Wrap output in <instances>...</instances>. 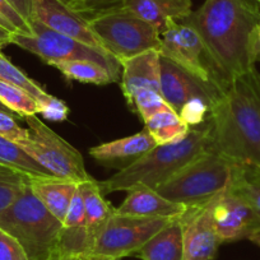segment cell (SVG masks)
Returning <instances> with one entry per match:
<instances>
[{"instance_id": "obj_1", "label": "cell", "mask_w": 260, "mask_h": 260, "mask_svg": "<svg viewBox=\"0 0 260 260\" xmlns=\"http://www.w3.org/2000/svg\"><path fill=\"white\" fill-rule=\"evenodd\" d=\"M181 23L197 31L217 83L226 89L259 61L260 7L252 0H206Z\"/></svg>"}, {"instance_id": "obj_2", "label": "cell", "mask_w": 260, "mask_h": 260, "mask_svg": "<svg viewBox=\"0 0 260 260\" xmlns=\"http://www.w3.org/2000/svg\"><path fill=\"white\" fill-rule=\"evenodd\" d=\"M211 148L234 164L260 167V73L236 77L208 114Z\"/></svg>"}, {"instance_id": "obj_3", "label": "cell", "mask_w": 260, "mask_h": 260, "mask_svg": "<svg viewBox=\"0 0 260 260\" xmlns=\"http://www.w3.org/2000/svg\"><path fill=\"white\" fill-rule=\"evenodd\" d=\"M212 146V124L209 117L191 126L189 134L177 143L157 146L138 162L117 171L105 181H99L104 194L129 191L136 186L156 189Z\"/></svg>"}, {"instance_id": "obj_4", "label": "cell", "mask_w": 260, "mask_h": 260, "mask_svg": "<svg viewBox=\"0 0 260 260\" xmlns=\"http://www.w3.org/2000/svg\"><path fill=\"white\" fill-rule=\"evenodd\" d=\"M0 229L22 245L28 260H47L59 254L62 222L47 211L29 186L0 213Z\"/></svg>"}, {"instance_id": "obj_5", "label": "cell", "mask_w": 260, "mask_h": 260, "mask_svg": "<svg viewBox=\"0 0 260 260\" xmlns=\"http://www.w3.org/2000/svg\"><path fill=\"white\" fill-rule=\"evenodd\" d=\"M232 166L234 162L209 148L154 190L186 208L204 207L229 187Z\"/></svg>"}, {"instance_id": "obj_6", "label": "cell", "mask_w": 260, "mask_h": 260, "mask_svg": "<svg viewBox=\"0 0 260 260\" xmlns=\"http://www.w3.org/2000/svg\"><path fill=\"white\" fill-rule=\"evenodd\" d=\"M89 26L102 49L120 64L149 50H159L161 46L158 29L124 7L89 17Z\"/></svg>"}, {"instance_id": "obj_7", "label": "cell", "mask_w": 260, "mask_h": 260, "mask_svg": "<svg viewBox=\"0 0 260 260\" xmlns=\"http://www.w3.org/2000/svg\"><path fill=\"white\" fill-rule=\"evenodd\" d=\"M28 24L32 35L12 34L9 44L17 45L26 51L37 55L49 65L67 60H91L105 67L116 82L121 78V65L105 50L96 49L78 40L59 34L35 19H29Z\"/></svg>"}, {"instance_id": "obj_8", "label": "cell", "mask_w": 260, "mask_h": 260, "mask_svg": "<svg viewBox=\"0 0 260 260\" xmlns=\"http://www.w3.org/2000/svg\"><path fill=\"white\" fill-rule=\"evenodd\" d=\"M28 125L31 141L22 148L55 177L78 184L92 180L87 172L83 156L72 144L50 129L36 115L23 117Z\"/></svg>"}, {"instance_id": "obj_9", "label": "cell", "mask_w": 260, "mask_h": 260, "mask_svg": "<svg viewBox=\"0 0 260 260\" xmlns=\"http://www.w3.org/2000/svg\"><path fill=\"white\" fill-rule=\"evenodd\" d=\"M172 219L174 218L121 216L114 212L97 237L91 255L106 256L112 260H121L125 256L136 255Z\"/></svg>"}, {"instance_id": "obj_10", "label": "cell", "mask_w": 260, "mask_h": 260, "mask_svg": "<svg viewBox=\"0 0 260 260\" xmlns=\"http://www.w3.org/2000/svg\"><path fill=\"white\" fill-rule=\"evenodd\" d=\"M158 52L162 57L171 60L192 76L198 77L202 81L213 82L219 87L207 59L203 42L191 27L181 22H170L161 35Z\"/></svg>"}, {"instance_id": "obj_11", "label": "cell", "mask_w": 260, "mask_h": 260, "mask_svg": "<svg viewBox=\"0 0 260 260\" xmlns=\"http://www.w3.org/2000/svg\"><path fill=\"white\" fill-rule=\"evenodd\" d=\"M159 71L162 97L177 115L185 105L197 100L203 101L208 105L209 110H212L223 92V89L213 82L202 81L162 56L159 59Z\"/></svg>"}, {"instance_id": "obj_12", "label": "cell", "mask_w": 260, "mask_h": 260, "mask_svg": "<svg viewBox=\"0 0 260 260\" xmlns=\"http://www.w3.org/2000/svg\"><path fill=\"white\" fill-rule=\"evenodd\" d=\"M211 216L222 244L249 239L260 230L257 214L227 189L211 202Z\"/></svg>"}, {"instance_id": "obj_13", "label": "cell", "mask_w": 260, "mask_h": 260, "mask_svg": "<svg viewBox=\"0 0 260 260\" xmlns=\"http://www.w3.org/2000/svg\"><path fill=\"white\" fill-rule=\"evenodd\" d=\"M31 19L59 34L104 50L91 29L89 17L74 9L68 0H32Z\"/></svg>"}, {"instance_id": "obj_14", "label": "cell", "mask_w": 260, "mask_h": 260, "mask_svg": "<svg viewBox=\"0 0 260 260\" xmlns=\"http://www.w3.org/2000/svg\"><path fill=\"white\" fill-rule=\"evenodd\" d=\"M182 260H216L222 241L211 216V203L181 214Z\"/></svg>"}, {"instance_id": "obj_15", "label": "cell", "mask_w": 260, "mask_h": 260, "mask_svg": "<svg viewBox=\"0 0 260 260\" xmlns=\"http://www.w3.org/2000/svg\"><path fill=\"white\" fill-rule=\"evenodd\" d=\"M154 147H157L156 141L143 129L134 136L92 147L89 148V156L107 169L122 171L138 162Z\"/></svg>"}, {"instance_id": "obj_16", "label": "cell", "mask_w": 260, "mask_h": 260, "mask_svg": "<svg viewBox=\"0 0 260 260\" xmlns=\"http://www.w3.org/2000/svg\"><path fill=\"white\" fill-rule=\"evenodd\" d=\"M158 50H149L141 55L127 59L121 64V86L122 94L130 107L136 94L151 89L161 93V71H159Z\"/></svg>"}, {"instance_id": "obj_17", "label": "cell", "mask_w": 260, "mask_h": 260, "mask_svg": "<svg viewBox=\"0 0 260 260\" xmlns=\"http://www.w3.org/2000/svg\"><path fill=\"white\" fill-rule=\"evenodd\" d=\"M186 207L164 198L154 189L148 186H136L127 191V197L115 213L132 217H162L175 218L186 212Z\"/></svg>"}, {"instance_id": "obj_18", "label": "cell", "mask_w": 260, "mask_h": 260, "mask_svg": "<svg viewBox=\"0 0 260 260\" xmlns=\"http://www.w3.org/2000/svg\"><path fill=\"white\" fill-rule=\"evenodd\" d=\"M125 9L164 34L170 22H181L192 12L191 0H124Z\"/></svg>"}, {"instance_id": "obj_19", "label": "cell", "mask_w": 260, "mask_h": 260, "mask_svg": "<svg viewBox=\"0 0 260 260\" xmlns=\"http://www.w3.org/2000/svg\"><path fill=\"white\" fill-rule=\"evenodd\" d=\"M78 182L59 177H31L29 187L47 211L56 217L60 222L64 221L69 206L74 197Z\"/></svg>"}, {"instance_id": "obj_20", "label": "cell", "mask_w": 260, "mask_h": 260, "mask_svg": "<svg viewBox=\"0 0 260 260\" xmlns=\"http://www.w3.org/2000/svg\"><path fill=\"white\" fill-rule=\"evenodd\" d=\"M84 201V222L89 244L93 249L97 237L106 226L107 221L114 213V207L105 199V194L100 189L99 181L94 179L81 182ZM92 252V251H91Z\"/></svg>"}, {"instance_id": "obj_21", "label": "cell", "mask_w": 260, "mask_h": 260, "mask_svg": "<svg viewBox=\"0 0 260 260\" xmlns=\"http://www.w3.org/2000/svg\"><path fill=\"white\" fill-rule=\"evenodd\" d=\"M180 217L172 219L154 235L137 252V256L142 260H182V223Z\"/></svg>"}, {"instance_id": "obj_22", "label": "cell", "mask_w": 260, "mask_h": 260, "mask_svg": "<svg viewBox=\"0 0 260 260\" xmlns=\"http://www.w3.org/2000/svg\"><path fill=\"white\" fill-rule=\"evenodd\" d=\"M227 190L242 199L260 218V167L234 164Z\"/></svg>"}, {"instance_id": "obj_23", "label": "cell", "mask_w": 260, "mask_h": 260, "mask_svg": "<svg viewBox=\"0 0 260 260\" xmlns=\"http://www.w3.org/2000/svg\"><path fill=\"white\" fill-rule=\"evenodd\" d=\"M144 124V129L156 141L157 146L177 143L182 141L191 129L172 109L158 112Z\"/></svg>"}, {"instance_id": "obj_24", "label": "cell", "mask_w": 260, "mask_h": 260, "mask_svg": "<svg viewBox=\"0 0 260 260\" xmlns=\"http://www.w3.org/2000/svg\"><path fill=\"white\" fill-rule=\"evenodd\" d=\"M51 67L59 69L60 73L69 81L97 84V86L116 82L105 67L91 60H67V61L55 62Z\"/></svg>"}, {"instance_id": "obj_25", "label": "cell", "mask_w": 260, "mask_h": 260, "mask_svg": "<svg viewBox=\"0 0 260 260\" xmlns=\"http://www.w3.org/2000/svg\"><path fill=\"white\" fill-rule=\"evenodd\" d=\"M0 164L13 167L31 177H55L46 169L35 161L21 146L0 137Z\"/></svg>"}, {"instance_id": "obj_26", "label": "cell", "mask_w": 260, "mask_h": 260, "mask_svg": "<svg viewBox=\"0 0 260 260\" xmlns=\"http://www.w3.org/2000/svg\"><path fill=\"white\" fill-rule=\"evenodd\" d=\"M0 81L26 91L39 102V107L46 104L52 97V94L47 93L40 84L32 81L21 69L12 64L8 57L2 51H0Z\"/></svg>"}, {"instance_id": "obj_27", "label": "cell", "mask_w": 260, "mask_h": 260, "mask_svg": "<svg viewBox=\"0 0 260 260\" xmlns=\"http://www.w3.org/2000/svg\"><path fill=\"white\" fill-rule=\"evenodd\" d=\"M29 181L31 176L0 164V213L23 194L29 186Z\"/></svg>"}, {"instance_id": "obj_28", "label": "cell", "mask_w": 260, "mask_h": 260, "mask_svg": "<svg viewBox=\"0 0 260 260\" xmlns=\"http://www.w3.org/2000/svg\"><path fill=\"white\" fill-rule=\"evenodd\" d=\"M0 102L21 119L40 111L39 102L23 89L0 81Z\"/></svg>"}, {"instance_id": "obj_29", "label": "cell", "mask_w": 260, "mask_h": 260, "mask_svg": "<svg viewBox=\"0 0 260 260\" xmlns=\"http://www.w3.org/2000/svg\"><path fill=\"white\" fill-rule=\"evenodd\" d=\"M167 109H171V107L167 105L162 94L159 92L151 91V89H146V91H142L136 94L133 102L130 105V110L137 112L144 122L148 121L156 114Z\"/></svg>"}, {"instance_id": "obj_30", "label": "cell", "mask_w": 260, "mask_h": 260, "mask_svg": "<svg viewBox=\"0 0 260 260\" xmlns=\"http://www.w3.org/2000/svg\"><path fill=\"white\" fill-rule=\"evenodd\" d=\"M0 137L14 142L21 147H24L31 141L29 130L19 126L17 117L6 112H0Z\"/></svg>"}, {"instance_id": "obj_31", "label": "cell", "mask_w": 260, "mask_h": 260, "mask_svg": "<svg viewBox=\"0 0 260 260\" xmlns=\"http://www.w3.org/2000/svg\"><path fill=\"white\" fill-rule=\"evenodd\" d=\"M69 4L87 17L122 6L124 0H68Z\"/></svg>"}, {"instance_id": "obj_32", "label": "cell", "mask_w": 260, "mask_h": 260, "mask_svg": "<svg viewBox=\"0 0 260 260\" xmlns=\"http://www.w3.org/2000/svg\"><path fill=\"white\" fill-rule=\"evenodd\" d=\"M0 260H28L22 245L0 229Z\"/></svg>"}, {"instance_id": "obj_33", "label": "cell", "mask_w": 260, "mask_h": 260, "mask_svg": "<svg viewBox=\"0 0 260 260\" xmlns=\"http://www.w3.org/2000/svg\"><path fill=\"white\" fill-rule=\"evenodd\" d=\"M0 14L14 27L16 34L32 35L28 22L23 18L21 13L12 6L9 0H0Z\"/></svg>"}, {"instance_id": "obj_34", "label": "cell", "mask_w": 260, "mask_h": 260, "mask_svg": "<svg viewBox=\"0 0 260 260\" xmlns=\"http://www.w3.org/2000/svg\"><path fill=\"white\" fill-rule=\"evenodd\" d=\"M39 114H41L45 119L50 120V121H65L68 119L69 107L61 100L52 96L51 100L40 106Z\"/></svg>"}, {"instance_id": "obj_35", "label": "cell", "mask_w": 260, "mask_h": 260, "mask_svg": "<svg viewBox=\"0 0 260 260\" xmlns=\"http://www.w3.org/2000/svg\"><path fill=\"white\" fill-rule=\"evenodd\" d=\"M12 6L23 16V18L27 22L31 19V12H32V0H9Z\"/></svg>"}, {"instance_id": "obj_36", "label": "cell", "mask_w": 260, "mask_h": 260, "mask_svg": "<svg viewBox=\"0 0 260 260\" xmlns=\"http://www.w3.org/2000/svg\"><path fill=\"white\" fill-rule=\"evenodd\" d=\"M47 260H87V256H74V255L55 254L54 256L49 257Z\"/></svg>"}, {"instance_id": "obj_37", "label": "cell", "mask_w": 260, "mask_h": 260, "mask_svg": "<svg viewBox=\"0 0 260 260\" xmlns=\"http://www.w3.org/2000/svg\"><path fill=\"white\" fill-rule=\"evenodd\" d=\"M12 34L9 31H7L6 28L0 27V46H4V45L9 44V40H11Z\"/></svg>"}, {"instance_id": "obj_38", "label": "cell", "mask_w": 260, "mask_h": 260, "mask_svg": "<svg viewBox=\"0 0 260 260\" xmlns=\"http://www.w3.org/2000/svg\"><path fill=\"white\" fill-rule=\"evenodd\" d=\"M0 27H3V28H6L7 31H9L11 34H16V29H14V27L12 26L11 23H9L8 21H7L6 18H4L2 14H0Z\"/></svg>"}, {"instance_id": "obj_39", "label": "cell", "mask_w": 260, "mask_h": 260, "mask_svg": "<svg viewBox=\"0 0 260 260\" xmlns=\"http://www.w3.org/2000/svg\"><path fill=\"white\" fill-rule=\"evenodd\" d=\"M247 240H250L252 244H255L256 246L260 247V230H257L256 232H254V234H252Z\"/></svg>"}, {"instance_id": "obj_40", "label": "cell", "mask_w": 260, "mask_h": 260, "mask_svg": "<svg viewBox=\"0 0 260 260\" xmlns=\"http://www.w3.org/2000/svg\"><path fill=\"white\" fill-rule=\"evenodd\" d=\"M0 112H6V114H9V115H12V116L17 117V119H21V117H19V116H17V115L14 114V112H12L11 110L8 109V107H6V106H4V105L2 104V102H0Z\"/></svg>"}, {"instance_id": "obj_41", "label": "cell", "mask_w": 260, "mask_h": 260, "mask_svg": "<svg viewBox=\"0 0 260 260\" xmlns=\"http://www.w3.org/2000/svg\"><path fill=\"white\" fill-rule=\"evenodd\" d=\"M87 260H112V259H110V257H106V256H97V255H89V256H87Z\"/></svg>"}, {"instance_id": "obj_42", "label": "cell", "mask_w": 260, "mask_h": 260, "mask_svg": "<svg viewBox=\"0 0 260 260\" xmlns=\"http://www.w3.org/2000/svg\"><path fill=\"white\" fill-rule=\"evenodd\" d=\"M256 39H257V47H259V61H260V24H259V26H257Z\"/></svg>"}, {"instance_id": "obj_43", "label": "cell", "mask_w": 260, "mask_h": 260, "mask_svg": "<svg viewBox=\"0 0 260 260\" xmlns=\"http://www.w3.org/2000/svg\"><path fill=\"white\" fill-rule=\"evenodd\" d=\"M252 2H255V3H256V4H257V6H259V7H260V0H252Z\"/></svg>"}, {"instance_id": "obj_44", "label": "cell", "mask_w": 260, "mask_h": 260, "mask_svg": "<svg viewBox=\"0 0 260 260\" xmlns=\"http://www.w3.org/2000/svg\"><path fill=\"white\" fill-rule=\"evenodd\" d=\"M115 260H120V259H115Z\"/></svg>"}, {"instance_id": "obj_45", "label": "cell", "mask_w": 260, "mask_h": 260, "mask_svg": "<svg viewBox=\"0 0 260 260\" xmlns=\"http://www.w3.org/2000/svg\"><path fill=\"white\" fill-rule=\"evenodd\" d=\"M0 47H2V46H0Z\"/></svg>"}]
</instances>
